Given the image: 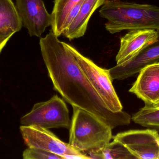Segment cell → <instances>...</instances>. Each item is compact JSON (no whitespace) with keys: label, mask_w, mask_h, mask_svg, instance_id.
Masks as SVG:
<instances>
[{"label":"cell","mask_w":159,"mask_h":159,"mask_svg":"<svg viewBox=\"0 0 159 159\" xmlns=\"http://www.w3.org/2000/svg\"><path fill=\"white\" fill-rule=\"evenodd\" d=\"M52 30L41 37V53L54 89L72 106L83 109L100 119L112 129L130 123L124 111L114 113L107 107L78 65L75 58Z\"/></svg>","instance_id":"obj_1"},{"label":"cell","mask_w":159,"mask_h":159,"mask_svg":"<svg viewBox=\"0 0 159 159\" xmlns=\"http://www.w3.org/2000/svg\"><path fill=\"white\" fill-rule=\"evenodd\" d=\"M99 14L107 20L105 29L112 34L125 30H159V7L153 5L107 0Z\"/></svg>","instance_id":"obj_2"},{"label":"cell","mask_w":159,"mask_h":159,"mask_svg":"<svg viewBox=\"0 0 159 159\" xmlns=\"http://www.w3.org/2000/svg\"><path fill=\"white\" fill-rule=\"evenodd\" d=\"M72 107L69 144L84 153L104 148L113 138V129L93 114Z\"/></svg>","instance_id":"obj_3"},{"label":"cell","mask_w":159,"mask_h":159,"mask_svg":"<svg viewBox=\"0 0 159 159\" xmlns=\"http://www.w3.org/2000/svg\"><path fill=\"white\" fill-rule=\"evenodd\" d=\"M66 45L107 108L114 113L122 111L123 106L112 84L113 80L110 77L109 70L99 67L91 60L80 54L71 45L67 43Z\"/></svg>","instance_id":"obj_4"},{"label":"cell","mask_w":159,"mask_h":159,"mask_svg":"<svg viewBox=\"0 0 159 159\" xmlns=\"http://www.w3.org/2000/svg\"><path fill=\"white\" fill-rule=\"evenodd\" d=\"M20 122L24 126L34 125L47 129H69L71 120L64 100L56 95L47 101L34 104L30 112L21 118Z\"/></svg>","instance_id":"obj_5"},{"label":"cell","mask_w":159,"mask_h":159,"mask_svg":"<svg viewBox=\"0 0 159 159\" xmlns=\"http://www.w3.org/2000/svg\"><path fill=\"white\" fill-rule=\"evenodd\" d=\"M20 129L24 143L28 147L43 149L64 159H91L87 154L60 140L48 129L34 125H22Z\"/></svg>","instance_id":"obj_6"},{"label":"cell","mask_w":159,"mask_h":159,"mask_svg":"<svg viewBox=\"0 0 159 159\" xmlns=\"http://www.w3.org/2000/svg\"><path fill=\"white\" fill-rule=\"evenodd\" d=\"M113 139L122 143L136 159H159V133L156 130L127 131Z\"/></svg>","instance_id":"obj_7"},{"label":"cell","mask_w":159,"mask_h":159,"mask_svg":"<svg viewBox=\"0 0 159 159\" xmlns=\"http://www.w3.org/2000/svg\"><path fill=\"white\" fill-rule=\"evenodd\" d=\"M16 7L22 26L28 30L30 36L40 38L51 26L52 16L43 0H16Z\"/></svg>","instance_id":"obj_8"},{"label":"cell","mask_w":159,"mask_h":159,"mask_svg":"<svg viewBox=\"0 0 159 159\" xmlns=\"http://www.w3.org/2000/svg\"><path fill=\"white\" fill-rule=\"evenodd\" d=\"M157 30L143 29L130 30L120 39V47L116 56L117 64L134 58L158 40Z\"/></svg>","instance_id":"obj_9"},{"label":"cell","mask_w":159,"mask_h":159,"mask_svg":"<svg viewBox=\"0 0 159 159\" xmlns=\"http://www.w3.org/2000/svg\"><path fill=\"white\" fill-rule=\"evenodd\" d=\"M138 73L129 91L145 104H155L159 101V63L146 65Z\"/></svg>","instance_id":"obj_10"},{"label":"cell","mask_w":159,"mask_h":159,"mask_svg":"<svg viewBox=\"0 0 159 159\" xmlns=\"http://www.w3.org/2000/svg\"><path fill=\"white\" fill-rule=\"evenodd\" d=\"M156 43L150 45L134 58L109 69L112 80H123L138 73L148 64L159 63V30Z\"/></svg>","instance_id":"obj_11"},{"label":"cell","mask_w":159,"mask_h":159,"mask_svg":"<svg viewBox=\"0 0 159 159\" xmlns=\"http://www.w3.org/2000/svg\"><path fill=\"white\" fill-rule=\"evenodd\" d=\"M106 1L84 0L77 16L62 35L70 40L83 36L92 15Z\"/></svg>","instance_id":"obj_12"},{"label":"cell","mask_w":159,"mask_h":159,"mask_svg":"<svg viewBox=\"0 0 159 159\" xmlns=\"http://www.w3.org/2000/svg\"><path fill=\"white\" fill-rule=\"evenodd\" d=\"M22 26L12 0H0V37L11 38Z\"/></svg>","instance_id":"obj_13"},{"label":"cell","mask_w":159,"mask_h":159,"mask_svg":"<svg viewBox=\"0 0 159 159\" xmlns=\"http://www.w3.org/2000/svg\"><path fill=\"white\" fill-rule=\"evenodd\" d=\"M82 0H55L52 10L51 30L57 36L63 32V26L65 18L71 9Z\"/></svg>","instance_id":"obj_14"},{"label":"cell","mask_w":159,"mask_h":159,"mask_svg":"<svg viewBox=\"0 0 159 159\" xmlns=\"http://www.w3.org/2000/svg\"><path fill=\"white\" fill-rule=\"evenodd\" d=\"M88 154L91 159H136L122 143L116 140L103 149Z\"/></svg>","instance_id":"obj_15"},{"label":"cell","mask_w":159,"mask_h":159,"mask_svg":"<svg viewBox=\"0 0 159 159\" xmlns=\"http://www.w3.org/2000/svg\"><path fill=\"white\" fill-rule=\"evenodd\" d=\"M131 120L142 127L159 131V106L145 104L133 115Z\"/></svg>","instance_id":"obj_16"},{"label":"cell","mask_w":159,"mask_h":159,"mask_svg":"<svg viewBox=\"0 0 159 159\" xmlns=\"http://www.w3.org/2000/svg\"><path fill=\"white\" fill-rule=\"evenodd\" d=\"M24 159H64L62 157L43 149L28 147L23 153Z\"/></svg>","instance_id":"obj_17"},{"label":"cell","mask_w":159,"mask_h":159,"mask_svg":"<svg viewBox=\"0 0 159 159\" xmlns=\"http://www.w3.org/2000/svg\"><path fill=\"white\" fill-rule=\"evenodd\" d=\"M84 0H82L81 2H80L78 4L75 6L69 12L67 17L65 18V21H64V24L63 26V32L64 31L66 30L68 27L70 25V24L72 23L73 21L75 19L77 16V15L80 9V7L82 5Z\"/></svg>","instance_id":"obj_18"},{"label":"cell","mask_w":159,"mask_h":159,"mask_svg":"<svg viewBox=\"0 0 159 159\" xmlns=\"http://www.w3.org/2000/svg\"><path fill=\"white\" fill-rule=\"evenodd\" d=\"M10 38H1L0 37V53L3 49L7 43Z\"/></svg>","instance_id":"obj_19"},{"label":"cell","mask_w":159,"mask_h":159,"mask_svg":"<svg viewBox=\"0 0 159 159\" xmlns=\"http://www.w3.org/2000/svg\"><path fill=\"white\" fill-rule=\"evenodd\" d=\"M156 105V106H159V101L157 103L155 104L154 105Z\"/></svg>","instance_id":"obj_20"}]
</instances>
